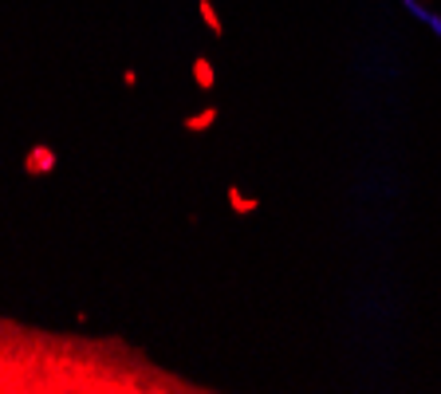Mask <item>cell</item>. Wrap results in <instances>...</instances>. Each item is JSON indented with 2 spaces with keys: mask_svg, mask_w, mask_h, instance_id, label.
<instances>
[{
  "mask_svg": "<svg viewBox=\"0 0 441 394\" xmlns=\"http://www.w3.org/2000/svg\"><path fill=\"white\" fill-rule=\"evenodd\" d=\"M55 150H47V146H32L28 154H24V170L28 173H51L55 170Z\"/></svg>",
  "mask_w": 441,
  "mask_h": 394,
  "instance_id": "6da1fadb",
  "label": "cell"
},
{
  "mask_svg": "<svg viewBox=\"0 0 441 394\" xmlns=\"http://www.w3.org/2000/svg\"><path fill=\"white\" fill-rule=\"evenodd\" d=\"M213 123V110H209V114H201V119H189V126H193V130H201V126H209Z\"/></svg>",
  "mask_w": 441,
  "mask_h": 394,
  "instance_id": "3957f363",
  "label": "cell"
},
{
  "mask_svg": "<svg viewBox=\"0 0 441 394\" xmlns=\"http://www.w3.org/2000/svg\"><path fill=\"white\" fill-rule=\"evenodd\" d=\"M197 83H201V87L213 83V71H209V63H205V60H197Z\"/></svg>",
  "mask_w": 441,
  "mask_h": 394,
  "instance_id": "7a4b0ae2",
  "label": "cell"
}]
</instances>
